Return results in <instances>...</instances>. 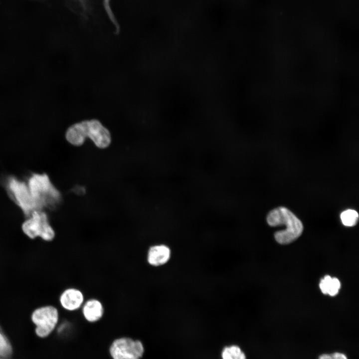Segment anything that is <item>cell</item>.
<instances>
[{
  "mask_svg": "<svg viewBox=\"0 0 359 359\" xmlns=\"http://www.w3.org/2000/svg\"><path fill=\"white\" fill-rule=\"evenodd\" d=\"M220 358L221 359H247L244 352L236 344L223 347L221 351Z\"/></svg>",
  "mask_w": 359,
  "mask_h": 359,
  "instance_id": "obj_13",
  "label": "cell"
},
{
  "mask_svg": "<svg viewBox=\"0 0 359 359\" xmlns=\"http://www.w3.org/2000/svg\"><path fill=\"white\" fill-rule=\"evenodd\" d=\"M318 359H332L331 354H324L320 355Z\"/></svg>",
  "mask_w": 359,
  "mask_h": 359,
  "instance_id": "obj_17",
  "label": "cell"
},
{
  "mask_svg": "<svg viewBox=\"0 0 359 359\" xmlns=\"http://www.w3.org/2000/svg\"><path fill=\"white\" fill-rule=\"evenodd\" d=\"M0 359H8L0 358Z\"/></svg>",
  "mask_w": 359,
  "mask_h": 359,
  "instance_id": "obj_18",
  "label": "cell"
},
{
  "mask_svg": "<svg viewBox=\"0 0 359 359\" xmlns=\"http://www.w3.org/2000/svg\"><path fill=\"white\" fill-rule=\"evenodd\" d=\"M66 140L73 146L82 145L86 138L90 139L100 149L108 148L111 143L110 132L97 119L84 120L70 126L65 133Z\"/></svg>",
  "mask_w": 359,
  "mask_h": 359,
  "instance_id": "obj_1",
  "label": "cell"
},
{
  "mask_svg": "<svg viewBox=\"0 0 359 359\" xmlns=\"http://www.w3.org/2000/svg\"><path fill=\"white\" fill-rule=\"evenodd\" d=\"M27 186L38 209L52 208L60 203L61 195L46 174H35L29 178Z\"/></svg>",
  "mask_w": 359,
  "mask_h": 359,
  "instance_id": "obj_3",
  "label": "cell"
},
{
  "mask_svg": "<svg viewBox=\"0 0 359 359\" xmlns=\"http://www.w3.org/2000/svg\"><path fill=\"white\" fill-rule=\"evenodd\" d=\"M85 300L84 292L79 288L73 286L65 288L59 297L60 306L69 312L80 310Z\"/></svg>",
  "mask_w": 359,
  "mask_h": 359,
  "instance_id": "obj_8",
  "label": "cell"
},
{
  "mask_svg": "<svg viewBox=\"0 0 359 359\" xmlns=\"http://www.w3.org/2000/svg\"><path fill=\"white\" fill-rule=\"evenodd\" d=\"M171 251L164 244H156L150 246L147 251L146 261L152 267H158L166 264L170 260Z\"/></svg>",
  "mask_w": 359,
  "mask_h": 359,
  "instance_id": "obj_10",
  "label": "cell"
},
{
  "mask_svg": "<svg viewBox=\"0 0 359 359\" xmlns=\"http://www.w3.org/2000/svg\"><path fill=\"white\" fill-rule=\"evenodd\" d=\"M24 233L31 239L41 237L46 241H52L55 232L50 225L46 214L38 210L33 211L22 225Z\"/></svg>",
  "mask_w": 359,
  "mask_h": 359,
  "instance_id": "obj_4",
  "label": "cell"
},
{
  "mask_svg": "<svg viewBox=\"0 0 359 359\" xmlns=\"http://www.w3.org/2000/svg\"><path fill=\"white\" fill-rule=\"evenodd\" d=\"M35 325V333L40 338L48 337L56 328L59 319L57 308L53 305H46L34 310L31 316Z\"/></svg>",
  "mask_w": 359,
  "mask_h": 359,
  "instance_id": "obj_5",
  "label": "cell"
},
{
  "mask_svg": "<svg viewBox=\"0 0 359 359\" xmlns=\"http://www.w3.org/2000/svg\"><path fill=\"white\" fill-rule=\"evenodd\" d=\"M331 355L332 359H348L347 357L342 353L335 352Z\"/></svg>",
  "mask_w": 359,
  "mask_h": 359,
  "instance_id": "obj_16",
  "label": "cell"
},
{
  "mask_svg": "<svg viewBox=\"0 0 359 359\" xmlns=\"http://www.w3.org/2000/svg\"><path fill=\"white\" fill-rule=\"evenodd\" d=\"M7 187L12 198L25 215L29 217L33 211L38 210L27 185L24 182L10 178L8 180Z\"/></svg>",
  "mask_w": 359,
  "mask_h": 359,
  "instance_id": "obj_7",
  "label": "cell"
},
{
  "mask_svg": "<svg viewBox=\"0 0 359 359\" xmlns=\"http://www.w3.org/2000/svg\"><path fill=\"white\" fill-rule=\"evenodd\" d=\"M80 6L91 14H98L106 7L109 0H76Z\"/></svg>",
  "mask_w": 359,
  "mask_h": 359,
  "instance_id": "obj_12",
  "label": "cell"
},
{
  "mask_svg": "<svg viewBox=\"0 0 359 359\" xmlns=\"http://www.w3.org/2000/svg\"><path fill=\"white\" fill-rule=\"evenodd\" d=\"M341 287L340 281L336 278H332L326 275L320 283L321 291L325 294H328L331 296L336 295Z\"/></svg>",
  "mask_w": 359,
  "mask_h": 359,
  "instance_id": "obj_11",
  "label": "cell"
},
{
  "mask_svg": "<svg viewBox=\"0 0 359 359\" xmlns=\"http://www.w3.org/2000/svg\"><path fill=\"white\" fill-rule=\"evenodd\" d=\"M12 353L10 342L6 336L0 331V359H8Z\"/></svg>",
  "mask_w": 359,
  "mask_h": 359,
  "instance_id": "obj_14",
  "label": "cell"
},
{
  "mask_svg": "<svg viewBox=\"0 0 359 359\" xmlns=\"http://www.w3.org/2000/svg\"><path fill=\"white\" fill-rule=\"evenodd\" d=\"M267 221L271 226H285L284 229L276 232L274 235L276 240L282 244L293 242L301 235L303 230L300 220L285 207L272 210L267 215Z\"/></svg>",
  "mask_w": 359,
  "mask_h": 359,
  "instance_id": "obj_2",
  "label": "cell"
},
{
  "mask_svg": "<svg viewBox=\"0 0 359 359\" xmlns=\"http://www.w3.org/2000/svg\"><path fill=\"white\" fill-rule=\"evenodd\" d=\"M341 219L344 225L353 226L358 222L359 214L356 210L348 209L341 213Z\"/></svg>",
  "mask_w": 359,
  "mask_h": 359,
  "instance_id": "obj_15",
  "label": "cell"
},
{
  "mask_svg": "<svg viewBox=\"0 0 359 359\" xmlns=\"http://www.w3.org/2000/svg\"><path fill=\"white\" fill-rule=\"evenodd\" d=\"M145 349L142 342L129 337L115 339L109 348L112 359H141Z\"/></svg>",
  "mask_w": 359,
  "mask_h": 359,
  "instance_id": "obj_6",
  "label": "cell"
},
{
  "mask_svg": "<svg viewBox=\"0 0 359 359\" xmlns=\"http://www.w3.org/2000/svg\"><path fill=\"white\" fill-rule=\"evenodd\" d=\"M80 311L83 318L87 322L95 323L103 318L105 309L100 299L91 297L86 299Z\"/></svg>",
  "mask_w": 359,
  "mask_h": 359,
  "instance_id": "obj_9",
  "label": "cell"
}]
</instances>
